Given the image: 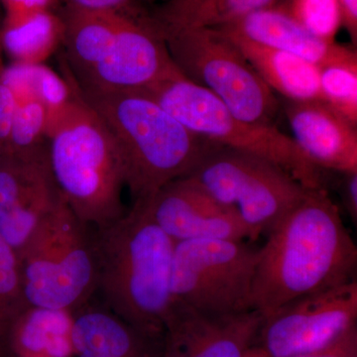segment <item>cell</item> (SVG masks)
Instances as JSON below:
<instances>
[{
  "label": "cell",
  "instance_id": "9",
  "mask_svg": "<svg viewBox=\"0 0 357 357\" xmlns=\"http://www.w3.org/2000/svg\"><path fill=\"white\" fill-rule=\"evenodd\" d=\"M178 72L213 93L239 119L274 124L279 102L238 47L213 28L164 36Z\"/></svg>",
  "mask_w": 357,
  "mask_h": 357
},
{
  "label": "cell",
  "instance_id": "15",
  "mask_svg": "<svg viewBox=\"0 0 357 357\" xmlns=\"http://www.w3.org/2000/svg\"><path fill=\"white\" fill-rule=\"evenodd\" d=\"M285 114L294 141L314 165L326 172H357V126L321 100H288Z\"/></svg>",
  "mask_w": 357,
  "mask_h": 357
},
{
  "label": "cell",
  "instance_id": "10",
  "mask_svg": "<svg viewBox=\"0 0 357 357\" xmlns=\"http://www.w3.org/2000/svg\"><path fill=\"white\" fill-rule=\"evenodd\" d=\"M259 249L236 239L176 243L172 303L213 316L255 311L253 287Z\"/></svg>",
  "mask_w": 357,
  "mask_h": 357
},
{
  "label": "cell",
  "instance_id": "14",
  "mask_svg": "<svg viewBox=\"0 0 357 357\" xmlns=\"http://www.w3.org/2000/svg\"><path fill=\"white\" fill-rule=\"evenodd\" d=\"M263 319L257 311L213 316L172 303L161 357H243L257 342Z\"/></svg>",
  "mask_w": 357,
  "mask_h": 357
},
{
  "label": "cell",
  "instance_id": "21",
  "mask_svg": "<svg viewBox=\"0 0 357 357\" xmlns=\"http://www.w3.org/2000/svg\"><path fill=\"white\" fill-rule=\"evenodd\" d=\"M63 41L64 22L60 13L54 10L0 29L2 50L15 64L42 65Z\"/></svg>",
  "mask_w": 357,
  "mask_h": 357
},
{
  "label": "cell",
  "instance_id": "25",
  "mask_svg": "<svg viewBox=\"0 0 357 357\" xmlns=\"http://www.w3.org/2000/svg\"><path fill=\"white\" fill-rule=\"evenodd\" d=\"M284 7L307 31L326 41H335L342 26L337 0H290Z\"/></svg>",
  "mask_w": 357,
  "mask_h": 357
},
{
  "label": "cell",
  "instance_id": "27",
  "mask_svg": "<svg viewBox=\"0 0 357 357\" xmlns=\"http://www.w3.org/2000/svg\"><path fill=\"white\" fill-rule=\"evenodd\" d=\"M6 11L1 27L17 24L35 14L54 10L61 0H0Z\"/></svg>",
  "mask_w": 357,
  "mask_h": 357
},
{
  "label": "cell",
  "instance_id": "23",
  "mask_svg": "<svg viewBox=\"0 0 357 357\" xmlns=\"http://www.w3.org/2000/svg\"><path fill=\"white\" fill-rule=\"evenodd\" d=\"M29 307L23 291L17 253L0 234V357L3 356L14 321Z\"/></svg>",
  "mask_w": 357,
  "mask_h": 357
},
{
  "label": "cell",
  "instance_id": "36",
  "mask_svg": "<svg viewBox=\"0 0 357 357\" xmlns=\"http://www.w3.org/2000/svg\"><path fill=\"white\" fill-rule=\"evenodd\" d=\"M164 1H165V0H164Z\"/></svg>",
  "mask_w": 357,
  "mask_h": 357
},
{
  "label": "cell",
  "instance_id": "16",
  "mask_svg": "<svg viewBox=\"0 0 357 357\" xmlns=\"http://www.w3.org/2000/svg\"><path fill=\"white\" fill-rule=\"evenodd\" d=\"M213 29L287 52L319 69L357 60L354 46L347 47L335 41L319 38L294 20L285 7L276 6V4L258 9L229 24Z\"/></svg>",
  "mask_w": 357,
  "mask_h": 357
},
{
  "label": "cell",
  "instance_id": "35",
  "mask_svg": "<svg viewBox=\"0 0 357 357\" xmlns=\"http://www.w3.org/2000/svg\"><path fill=\"white\" fill-rule=\"evenodd\" d=\"M3 156V152H2L1 148H0V159H1Z\"/></svg>",
  "mask_w": 357,
  "mask_h": 357
},
{
  "label": "cell",
  "instance_id": "24",
  "mask_svg": "<svg viewBox=\"0 0 357 357\" xmlns=\"http://www.w3.org/2000/svg\"><path fill=\"white\" fill-rule=\"evenodd\" d=\"M323 102L357 126V60L319 69Z\"/></svg>",
  "mask_w": 357,
  "mask_h": 357
},
{
  "label": "cell",
  "instance_id": "1",
  "mask_svg": "<svg viewBox=\"0 0 357 357\" xmlns=\"http://www.w3.org/2000/svg\"><path fill=\"white\" fill-rule=\"evenodd\" d=\"M267 234L253 287V310L264 318L291 301L356 280V245L326 190H310Z\"/></svg>",
  "mask_w": 357,
  "mask_h": 357
},
{
  "label": "cell",
  "instance_id": "11",
  "mask_svg": "<svg viewBox=\"0 0 357 357\" xmlns=\"http://www.w3.org/2000/svg\"><path fill=\"white\" fill-rule=\"evenodd\" d=\"M357 281L291 301L263 319L256 344L293 357L332 344L356 326Z\"/></svg>",
  "mask_w": 357,
  "mask_h": 357
},
{
  "label": "cell",
  "instance_id": "3",
  "mask_svg": "<svg viewBox=\"0 0 357 357\" xmlns=\"http://www.w3.org/2000/svg\"><path fill=\"white\" fill-rule=\"evenodd\" d=\"M69 100L49 114L47 150L52 176L77 218L96 230L126 215L123 163L116 143L100 115L84 102L61 57Z\"/></svg>",
  "mask_w": 357,
  "mask_h": 357
},
{
  "label": "cell",
  "instance_id": "7",
  "mask_svg": "<svg viewBox=\"0 0 357 357\" xmlns=\"http://www.w3.org/2000/svg\"><path fill=\"white\" fill-rule=\"evenodd\" d=\"M30 307L75 314L98 289L93 234L65 201L37 227L17 253Z\"/></svg>",
  "mask_w": 357,
  "mask_h": 357
},
{
  "label": "cell",
  "instance_id": "29",
  "mask_svg": "<svg viewBox=\"0 0 357 357\" xmlns=\"http://www.w3.org/2000/svg\"><path fill=\"white\" fill-rule=\"evenodd\" d=\"M293 357H357V326L332 344Z\"/></svg>",
  "mask_w": 357,
  "mask_h": 357
},
{
  "label": "cell",
  "instance_id": "26",
  "mask_svg": "<svg viewBox=\"0 0 357 357\" xmlns=\"http://www.w3.org/2000/svg\"><path fill=\"white\" fill-rule=\"evenodd\" d=\"M34 96L46 105L50 114L69 100L70 91L64 77L58 76L43 64L37 65L35 68Z\"/></svg>",
  "mask_w": 357,
  "mask_h": 357
},
{
  "label": "cell",
  "instance_id": "22",
  "mask_svg": "<svg viewBox=\"0 0 357 357\" xmlns=\"http://www.w3.org/2000/svg\"><path fill=\"white\" fill-rule=\"evenodd\" d=\"M48 121L49 110L39 98L20 100L6 156L29 157L46 152Z\"/></svg>",
  "mask_w": 357,
  "mask_h": 357
},
{
  "label": "cell",
  "instance_id": "19",
  "mask_svg": "<svg viewBox=\"0 0 357 357\" xmlns=\"http://www.w3.org/2000/svg\"><path fill=\"white\" fill-rule=\"evenodd\" d=\"M277 0H165L145 8L150 27L161 38L184 30L218 28L272 6Z\"/></svg>",
  "mask_w": 357,
  "mask_h": 357
},
{
  "label": "cell",
  "instance_id": "32",
  "mask_svg": "<svg viewBox=\"0 0 357 357\" xmlns=\"http://www.w3.org/2000/svg\"><path fill=\"white\" fill-rule=\"evenodd\" d=\"M342 10V26L351 36L354 47L357 42V0H337Z\"/></svg>",
  "mask_w": 357,
  "mask_h": 357
},
{
  "label": "cell",
  "instance_id": "13",
  "mask_svg": "<svg viewBox=\"0 0 357 357\" xmlns=\"http://www.w3.org/2000/svg\"><path fill=\"white\" fill-rule=\"evenodd\" d=\"M139 203L176 243L198 239L255 241L234 211L211 199L185 178L168 183Z\"/></svg>",
  "mask_w": 357,
  "mask_h": 357
},
{
  "label": "cell",
  "instance_id": "4",
  "mask_svg": "<svg viewBox=\"0 0 357 357\" xmlns=\"http://www.w3.org/2000/svg\"><path fill=\"white\" fill-rule=\"evenodd\" d=\"M66 66L77 93L100 115L116 143L133 203L189 175L211 149L213 143L192 132L142 91L83 86Z\"/></svg>",
  "mask_w": 357,
  "mask_h": 357
},
{
  "label": "cell",
  "instance_id": "31",
  "mask_svg": "<svg viewBox=\"0 0 357 357\" xmlns=\"http://www.w3.org/2000/svg\"><path fill=\"white\" fill-rule=\"evenodd\" d=\"M338 191L342 204L352 222L357 220V172L337 173Z\"/></svg>",
  "mask_w": 357,
  "mask_h": 357
},
{
  "label": "cell",
  "instance_id": "30",
  "mask_svg": "<svg viewBox=\"0 0 357 357\" xmlns=\"http://www.w3.org/2000/svg\"><path fill=\"white\" fill-rule=\"evenodd\" d=\"M164 0H61L65 6L75 8L86 9V10H119L140 4L155 3Z\"/></svg>",
  "mask_w": 357,
  "mask_h": 357
},
{
  "label": "cell",
  "instance_id": "17",
  "mask_svg": "<svg viewBox=\"0 0 357 357\" xmlns=\"http://www.w3.org/2000/svg\"><path fill=\"white\" fill-rule=\"evenodd\" d=\"M163 337L142 332L109 310L89 304L74 314V357H161Z\"/></svg>",
  "mask_w": 357,
  "mask_h": 357
},
{
  "label": "cell",
  "instance_id": "28",
  "mask_svg": "<svg viewBox=\"0 0 357 357\" xmlns=\"http://www.w3.org/2000/svg\"><path fill=\"white\" fill-rule=\"evenodd\" d=\"M18 105L20 100L15 91L3 79H0V148L4 156Z\"/></svg>",
  "mask_w": 357,
  "mask_h": 357
},
{
  "label": "cell",
  "instance_id": "18",
  "mask_svg": "<svg viewBox=\"0 0 357 357\" xmlns=\"http://www.w3.org/2000/svg\"><path fill=\"white\" fill-rule=\"evenodd\" d=\"M222 34L238 47L273 93H280L289 102H323L319 67L287 52L269 48L236 35Z\"/></svg>",
  "mask_w": 357,
  "mask_h": 357
},
{
  "label": "cell",
  "instance_id": "6",
  "mask_svg": "<svg viewBox=\"0 0 357 357\" xmlns=\"http://www.w3.org/2000/svg\"><path fill=\"white\" fill-rule=\"evenodd\" d=\"M135 91L151 98L208 142L268 160L307 189L326 190L328 172L307 158L292 136L282 132L274 124L239 119L213 93L185 79L178 70Z\"/></svg>",
  "mask_w": 357,
  "mask_h": 357
},
{
  "label": "cell",
  "instance_id": "20",
  "mask_svg": "<svg viewBox=\"0 0 357 357\" xmlns=\"http://www.w3.org/2000/svg\"><path fill=\"white\" fill-rule=\"evenodd\" d=\"M73 326L72 312L29 307L11 326L2 357H74Z\"/></svg>",
  "mask_w": 357,
  "mask_h": 357
},
{
  "label": "cell",
  "instance_id": "33",
  "mask_svg": "<svg viewBox=\"0 0 357 357\" xmlns=\"http://www.w3.org/2000/svg\"><path fill=\"white\" fill-rule=\"evenodd\" d=\"M243 357H271L259 345L255 344L246 351Z\"/></svg>",
  "mask_w": 357,
  "mask_h": 357
},
{
  "label": "cell",
  "instance_id": "5",
  "mask_svg": "<svg viewBox=\"0 0 357 357\" xmlns=\"http://www.w3.org/2000/svg\"><path fill=\"white\" fill-rule=\"evenodd\" d=\"M64 58L79 84L135 91L178 72L164 40L148 24L144 7L86 10L64 6Z\"/></svg>",
  "mask_w": 357,
  "mask_h": 357
},
{
  "label": "cell",
  "instance_id": "2",
  "mask_svg": "<svg viewBox=\"0 0 357 357\" xmlns=\"http://www.w3.org/2000/svg\"><path fill=\"white\" fill-rule=\"evenodd\" d=\"M93 237L96 290L107 309L142 332L163 337L172 307L176 241L139 202Z\"/></svg>",
  "mask_w": 357,
  "mask_h": 357
},
{
  "label": "cell",
  "instance_id": "34",
  "mask_svg": "<svg viewBox=\"0 0 357 357\" xmlns=\"http://www.w3.org/2000/svg\"><path fill=\"white\" fill-rule=\"evenodd\" d=\"M4 357H44V356H16V354H7V356Z\"/></svg>",
  "mask_w": 357,
  "mask_h": 357
},
{
  "label": "cell",
  "instance_id": "8",
  "mask_svg": "<svg viewBox=\"0 0 357 357\" xmlns=\"http://www.w3.org/2000/svg\"><path fill=\"white\" fill-rule=\"evenodd\" d=\"M183 178L234 211L255 241L273 229L310 191L276 164L215 143Z\"/></svg>",
  "mask_w": 357,
  "mask_h": 357
},
{
  "label": "cell",
  "instance_id": "12",
  "mask_svg": "<svg viewBox=\"0 0 357 357\" xmlns=\"http://www.w3.org/2000/svg\"><path fill=\"white\" fill-rule=\"evenodd\" d=\"M63 201L52 176L48 150L0 159V234L16 253Z\"/></svg>",
  "mask_w": 357,
  "mask_h": 357
}]
</instances>
